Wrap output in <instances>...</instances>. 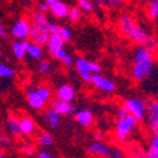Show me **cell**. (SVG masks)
<instances>
[{"mask_svg":"<svg viewBox=\"0 0 158 158\" xmlns=\"http://www.w3.org/2000/svg\"><path fill=\"white\" fill-rule=\"evenodd\" d=\"M58 34L63 38V41H64V42L71 41V38H72V31H71L69 27H66V25H60Z\"/></svg>","mask_w":158,"mask_h":158,"instance_id":"cell-30","label":"cell"},{"mask_svg":"<svg viewBox=\"0 0 158 158\" xmlns=\"http://www.w3.org/2000/svg\"><path fill=\"white\" fill-rule=\"evenodd\" d=\"M15 76V70L10 66L0 62V78H13Z\"/></svg>","mask_w":158,"mask_h":158,"instance_id":"cell-27","label":"cell"},{"mask_svg":"<svg viewBox=\"0 0 158 158\" xmlns=\"http://www.w3.org/2000/svg\"><path fill=\"white\" fill-rule=\"evenodd\" d=\"M87 152L90 154H94L101 158H111V149L104 142H100V140H95L93 143H90L87 146Z\"/></svg>","mask_w":158,"mask_h":158,"instance_id":"cell-10","label":"cell"},{"mask_svg":"<svg viewBox=\"0 0 158 158\" xmlns=\"http://www.w3.org/2000/svg\"><path fill=\"white\" fill-rule=\"evenodd\" d=\"M147 15L149 20L158 19V0H149L147 4Z\"/></svg>","mask_w":158,"mask_h":158,"instance_id":"cell-24","label":"cell"},{"mask_svg":"<svg viewBox=\"0 0 158 158\" xmlns=\"http://www.w3.org/2000/svg\"><path fill=\"white\" fill-rule=\"evenodd\" d=\"M38 144L43 148H51L52 146L55 144V138L53 135H52L51 133H48V131H43V133H41L38 135Z\"/></svg>","mask_w":158,"mask_h":158,"instance_id":"cell-22","label":"cell"},{"mask_svg":"<svg viewBox=\"0 0 158 158\" xmlns=\"http://www.w3.org/2000/svg\"><path fill=\"white\" fill-rule=\"evenodd\" d=\"M11 49H13V53L18 60H24L25 56H27V46H25V41H17L13 42L11 44Z\"/></svg>","mask_w":158,"mask_h":158,"instance_id":"cell-21","label":"cell"},{"mask_svg":"<svg viewBox=\"0 0 158 158\" xmlns=\"http://www.w3.org/2000/svg\"><path fill=\"white\" fill-rule=\"evenodd\" d=\"M25 95H27V102H28V105L32 109H34V110H43L46 108L47 102L37 94V91H35L34 87H31L29 90H27V94H25Z\"/></svg>","mask_w":158,"mask_h":158,"instance_id":"cell-12","label":"cell"},{"mask_svg":"<svg viewBox=\"0 0 158 158\" xmlns=\"http://www.w3.org/2000/svg\"><path fill=\"white\" fill-rule=\"evenodd\" d=\"M61 114L55 108H48L43 113V123L49 129H57L61 124Z\"/></svg>","mask_w":158,"mask_h":158,"instance_id":"cell-9","label":"cell"},{"mask_svg":"<svg viewBox=\"0 0 158 158\" xmlns=\"http://www.w3.org/2000/svg\"><path fill=\"white\" fill-rule=\"evenodd\" d=\"M44 2H46V3H47V4L49 5V6H51L52 4H55V3L57 2V0H44Z\"/></svg>","mask_w":158,"mask_h":158,"instance_id":"cell-44","label":"cell"},{"mask_svg":"<svg viewBox=\"0 0 158 158\" xmlns=\"http://www.w3.org/2000/svg\"><path fill=\"white\" fill-rule=\"evenodd\" d=\"M32 22L37 23V24H41V25H44V27H48V25L51 24L48 17L46 15V13H42L39 10L32 13Z\"/></svg>","mask_w":158,"mask_h":158,"instance_id":"cell-25","label":"cell"},{"mask_svg":"<svg viewBox=\"0 0 158 158\" xmlns=\"http://www.w3.org/2000/svg\"><path fill=\"white\" fill-rule=\"evenodd\" d=\"M0 158H5V156H4L2 152H0Z\"/></svg>","mask_w":158,"mask_h":158,"instance_id":"cell-47","label":"cell"},{"mask_svg":"<svg viewBox=\"0 0 158 158\" xmlns=\"http://www.w3.org/2000/svg\"><path fill=\"white\" fill-rule=\"evenodd\" d=\"M154 67L153 52L148 48L139 46L134 52V62L131 67V77L137 82L144 81L152 75Z\"/></svg>","mask_w":158,"mask_h":158,"instance_id":"cell-2","label":"cell"},{"mask_svg":"<svg viewBox=\"0 0 158 158\" xmlns=\"http://www.w3.org/2000/svg\"><path fill=\"white\" fill-rule=\"evenodd\" d=\"M64 41H63V38L58 34V33H55V34H51L49 37V41L47 43V49L49 52V55L51 56H53L56 52H58L60 49L64 48Z\"/></svg>","mask_w":158,"mask_h":158,"instance_id":"cell-16","label":"cell"},{"mask_svg":"<svg viewBox=\"0 0 158 158\" xmlns=\"http://www.w3.org/2000/svg\"><path fill=\"white\" fill-rule=\"evenodd\" d=\"M75 119L78 125H81L82 128H91L94 124V114L89 109H81L76 111Z\"/></svg>","mask_w":158,"mask_h":158,"instance_id":"cell-13","label":"cell"},{"mask_svg":"<svg viewBox=\"0 0 158 158\" xmlns=\"http://www.w3.org/2000/svg\"><path fill=\"white\" fill-rule=\"evenodd\" d=\"M81 8L80 6H72L70 9V13H69V17L67 19L72 23H77V22H80L81 18H82V13H81Z\"/></svg>","mask_w":158,"mask_h":158,"instance_id":"cell-28","label":"cell"},{"mask_svg":"<svg viewBox=\"0 0 158 158\" xmlns=\"http://www.w3.org/2000/svg\"><path fill=\"white\" fill-rule=\"evenodd\" d=\"M118 27H119L120 33L128 39H130V41L138 43L139 46L148 48L152 52L157 51L158 42L153 37H151L146 32V29L142 28L130 15H127V14L120 15L119 20H118Z\"/></svg>","mask_w":158,"mask_h":158,"instance_id":"cell-1","label":"cell"},{"mask_svg":"<svg viewBox=\"0 0 158 158\" xmlns=\"http://www.w3.org/2000/svg\"><path fill=\"white\" fill-rule=\"evenodd\" d=\"M38 10H39V11H42V13H48V11H49V5L43 0L42 3H39V5H38Z\"/></svg>","mask_w":158,"mask_h":158,"instance_id":"cell-37","label":"cell"},{"mask_svg":"<svg viewBox=\"0 0 158 158\" xmlns=\"http://www.w3.org/2000/svg\"><path fill=\"white\" fill-rule=\"evenodd\" d=\"M3 144H4V143H3V135H0V147H2Z\"/></svg>","mask_w":158,"mask_h":158,"instance_id":"cell-46","label":"cell"},{"mask_svg":"<svg viewBox=\"0 0 158 158\" xmlns=\"http://www.w3.org/2000/svg\"><path fill=\"white\" fill-rule=\"evenodd\" d=\"M149 149H152L156 153H158V135H153L152 137L151 144H149Z\"/></svg>","mask_w":158,"mask_h":158,"instance_id":"cell-33","label":"cell"},{"mask_svg":"<svg viewBox=\"0 0 158 158\" xmlns=\"http://www.w3.org/2000/svg\"><path fill=\"white\" fill-rule=\"evenodd\" d=\"M76 96L75 87L70 84H63L56 90V99L64 101V102H72Z\"/></svg>","mask_w":158,"mask_h":158,"instance_id":"cell-11","label":"cell"},{"mask_svg":"<svg viewBox=\"0 0 158 158\" xmlns=\"http://www.w3.org/2000/svg\"><path fill=\"white\" fill-rule=\"evenodd\" d=\"M151 131L153 135H158V122L151 125Z\"/></svg>","mask_w":158,"mask_h":158,"instance_id":"cell-41","label":"cell"},{"mask_svg":"<svg viewBox=\"0 0 158 158\" xmlns=\"http://www.w3.org/2000/svg\"><path fill=\"white\" fill-rule=\"evenodd\" d=\"M37 158H53L48 151H39L37 153Z\"/></svg>","mask_w":158,"mask_h":158,"instance_id":"cell-39","label":"cell"},{"mask_svg":"<svg viewBox=\"0 0 158 158\" xmlns=\"http://www.w3.org/2000/svg\"><path fill=\"white\" fill-rule=\"evenodd\" d=\"M11 35L19 41H27L31 34V22L25 18L18 19L11 27Z\"/></svg>","mask_w":158,"mask_h":158,"instance_id":"cell-7","label":"cell"},{"mask_svg":"<svg viewBox=\"0 0 158 158\" xmlns=\"http://www.w3.org/2000/svg\"><path fill=\"white\" fill-rule=\"evenodd\" d=\"M135 158H148V156H147V154H139V156H137Z\"/></svg>","mask_w":158,"mask_h":158,"instance_id":"cell-45","label":"cell"},{"mask_svg":"<svg viewBox=\"0 0 158 158\" xmlns=\"http://www.w3.org/2000/svg\"><path fill=\"white\" fill-rule=\"evenodd\" d=\"M95 139H96V140H100V142H102V140L105 139V134H104V131H101V130H98L96 133H95Z\"/></svg>","mask_w":158,"mask_h":158,"instance_id":"cell-40","label":"cell"},{"mask_svg":"<svg viewBox=\"0 0 158 158\" xmlns=\"http://www.w3.org/2000/svg\"><path fill=\"white\" fill-rule=\"evenodd\" d=\"M51 37V32L48 29V27L44 25L37 24V23H31V34H29V39L32 42L39 44V46H47L48 41Z\"/></svg>","mask_w":158,"mask_h":158,"instance_id":"cell-6","label":"cell"},{"mask_svg":"<svg viewBox=\"0 0 158 158\" xmlns=\"http://www.w3.org/2000/svg\"><path fill=\"white\" fill-rule=\"evenodd\" d=\"M10 142V137L9 135H3V143L4 144H8Z\"/></svg>","mask_w":158,"mask_h":158,"instance_id":"cell-43","label":"cell"},{"mask_svg":"<svg viewBox=\"0 0 158 158\" xmlns=\"http://www.w3.org/2000/svg\"><path fill=\"white\" fill-rule=\"evenodd\" d=\"M25 46H27V56H29L33 60H37V61H41L42 57H43V46H39L32 41H25Z\"/></svg>","mask_w":158,"mask_h":158,"instance_id":"cell-17","label":"cell"},{"mask_svg":"<svg viewBox=\"0 0 158 158\" xmlns=\"http://www.w3.org/2000/svg\"><path fill=\"white\" fill-rule=\"evenodd\" d=\"M49 11L51 14L53 15L57 19H63V18H67L69 17V13H70V8L67 6V4L61 2V0H57L55 4H52L49 6Z\"/></svg>","mask_w":158,"mask_h":158,"instance_id":"cell-15","label":"cell"},{"mask_svg":"<svg viewBox=\"0 0 158 158\" xmlns=\"http://www.w3.org/2000/svg\"><path fill=\"white\" fill-rule=\"evenodd\" d=\"M22 152H23V154H25V156H33L34 152H35V149H34L32 146H24V147L22 148Z\"/></svg>","mask_w":158,"mask_h":158,"instance_id":"cell-35","label":"cell"},{"mask_svg":"<svg viewBox=\"0 0 158 158\" xmlns=\"http://www.w3.org/2000/svg\"><path fill=\"white\" fill-rule=\"evenodd\" d=\"M70 53H69V52L67 51H66V48H62V49H60L58 52H56V53L53 55V56H52V57H53V58H56V60H58V61H63L66 57H67Z\"/></svg>","mask_w":158,"mask_h":158,"instance_id":"cell-32","label":"cell"},{"mask_svg":"<svg viewBox=\"0 0 158 158\" xmlns=\"http://www.w3.org/2000/svg\"><path fill=\"white\" fill-rule=\"evenodd\" d=\"M52 108H55L62 116H69L71 114L75 113V108L71 102H64V101H61L58 99H55L51 104Z\"/></svg>","mask_w":158,"mask_h":158,"instance_id":"cell-18","label":"cell"},{"mask_svg":"<svg viewBox=\"0 0 158 158\" xmlns=\"http://www.w3.org/2000/svg\"><path fill=\"white\" fill-rule=\"evenodd\" d=\"M48 29H49L51 34L58 33V31H60V25H58V24H56V23H52V22H51V24L48 25Z\"/></svg>","mask_w":158,"mask_h":158,"instance_id":"cell-38","label":"cell"},{"mask_svg":"<svg viewBox=\"0 0 158 158\" xmlns=\"http://www.w3.org/2000/svg\"><path fill=\"white\" fill-rule=\"evenodd\" d=\"M146 118L149 125L158 122V99L149 100L147 102V116Z\"/></svg>","mask_w":158,"mask_h":158,"instance_id":"cell-20","label":"cell"},{"mask_svg":"<svg viewBox=\"0 0 158 158\" xmlns=\"http://www.w3.org/2000/svg\"><path fill=\"white\" fill-rule=\"evenodd\" d=\"M5 127H6V130L8 133L11 135V137H15V138H19L23 133H22V128H20V119L14 115H9L5 120Z\"/></svg>","mask_w":158,"mask_h":158,"instance_id":"cell-14","label":"cell"},{"mask_svg":"<svg viewBox=\"0 0 158 158\" xmlns=\"http://www.w3.org/2000/svg\"><path fill=\"white\" fill-rule=\"evenodd\" d=\"M0 38H3V39L8 38V29L3 22H0Z\"/></svg>","mask_w":158,"mask_h":158,"instance_id":"cell-36","label":"cell"},{"mask_svg":"<svg viewBox=\"0 0 158 158\" xmlns=\"http://www.w3.org/2000/svg\"><path fill=\"white\" fill-rule=\"evenodd\" d=\"M20 128H22V133L24 135H33L34 131L37 130V124L33 118L25 115L20 118Z\"/></svg>","mask_w":158,"mask_h":158,"instance_id":"cell-19","label":"cell"},{"mask_svg":"<svg viewBox=\"0 0 158 158\" xmlns=\"http://www.w3.org/2000/svg\"><path fill=\"white\" fill-rule=\"evenodd\" d=\"M124 106L128 113L133 115L138 122H143L147 116V104L143 99L139 98H129L124 101Z\"/></svg>","mask_w":158,"mask_h":158,"instance_id":"cell-5","label":"cell"},{"mask_svg":"<svg viewBox=\"0 0 158 158\" xmlns=\"http://www.w3.org/2000/svg\"><path fill=\"white\" fill-rule=\"evenodd\" d=\"M93 2L102 8H106V9H115V8H119L125 0H93Z\"/></svg>","mask_w":158,"mask_h":158,"instance_id":"cell-23","label":"cell"},{"mask_svg":"<svg viewBox=\"0 0 158 158\" xmlns=\"http://www.w3.org/2000/svg\"><path fill=\"white\" fill-rule=\"evenodd\" d=\"M38 71L42 75H47L51 71V63L47 60H41L38 63Z\"/></svg>","mask_w":158,"mask_h":158,"instance_id":"cell-31","label":"cell"},{"mask_svg":"<svg viewBox=\"0 0 158 158\" xmlns=\"http://www.w3.org/2000/svg\"><path fill=\"white\" fill-rule=\"evenodd\" d=\"M124 157V153L120 148H113L111 149V158H123Z\"/></svg>","mask_w":158,"mask_h":158,"instance_id":"cell-34","label":"cell"},{"mask_svg":"<svg viewBox=\"0 0 158 158\" xmlns=\"http://www.w3.org/2000/svg\"><path fill=\"white\" fill-rule=\"evenodd\" d=\"M34 89L37 91V94L41 96L46 102H48L52 99V91H51V89L47 85H41V86H37Z\"/></svg>","mask_w":158,"mask_h":158,"instance_id":"cell-26","label":"cell"},{"mask_svg":"<svg viewBox=\"0 0 158 158\" xmlns=\"http://www.w3.org/2000/svg\"><path fill=\"white\" fill-rule=\"evenodd\" d=\"M137 124L138 120L131 114H128L123 118H118L115 124V138L119 142H125L134 131Z\"/></svg>","mask_w":158,"mask_h":158,"instance_id":"cell-3","label":"cell"},{"mask_svg":"<svg viewBox=\"0 0 158 158\" xmlns=\"http://www.w3.org/2000/svg\"><path fill=\"white\" fill-rule=\"evenodd\" d=\"M77 4L82 11H86V13H93L95 9V3L93 0H77Z\"/></svg>","mask_w":158,"mask_h":158,"instance_id":"cell-29","label":"cell"},{"mask_svg":"<svg viewBox=\"0 0 158 158\" xmlns=\"http://www.w3.org/2000/svg\"><path fill=\"white\" fill-rule=\"evenodd\" d=\"M75 67L81 78L86 82H91V77L94 73L101 72V66L94 61H89L86 58H77L75 61Z\"/></svg>","mask_w":158,"mask_h":158,"instance_id":"cell-4","label":"cell"},{"mask_svg":"<svg viewBox=\"0 0 158 158\" xmlns=\"http://www.w3.org/2000/svg\"><path fill=\"white\" fill-rule=\"evenodd\" d=\"M91 85L94 87H96L98 90L102 91V93H113L116 89V84L115 81L110 80V78L102 76L101 73H94L91 77Z\"/></svg>","mask_w":158,"mask_h":158,"instance_id":"cell-8","label":"cell"},{"mask_svg":"<svg viewBox=\"0 0 158 158\" xmlns=\"http://www.w3.org/2000/svg\"><path fill=\"white\" fill-rule=\"evenodd\" d=\"M147 156H148V158H158V153H156V152L152 151V149H148Z\"/></svg>","mask_w":158,"mask_h":158,"instance_id":"cell-42","label":"cell"}]
</instances>
